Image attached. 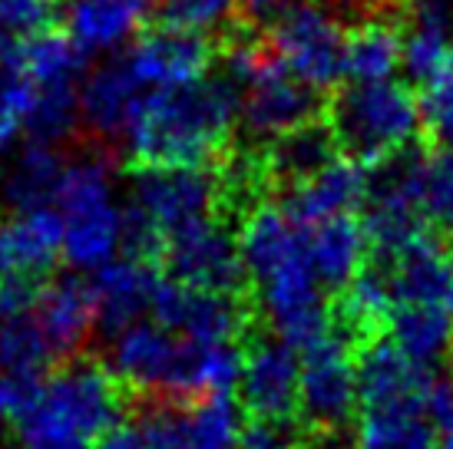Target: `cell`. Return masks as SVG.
Segmentation results:
<instances>
[{
    "label": "cell",
    "mask_w": 453,
    "mask_h": 449,
    "mask_svg": "<svg viewBox=\"0 0 453 449\" xmlns=\"http://www.w3.org/2000/svg\"><path fill=\"white\" fill-rule=\"evenodd\" d=\"M242 119V89L226 73L173 89H150L127 139L129 169L212 165Z\"/></svg>",
    "instance_id": "obj_1"
},
{
    "label": "cell",
    "mask_w": 453,
    "mask_h": 449,
    "mask_svg": "<svg viewBox=\"0 0 453 449\" xmlns=\"http://www.w3.org/2000/svg\"><path fill=\"white\" fill-rule=\"evenodd\" d=\"M127 380L89 357H70L43 377L37 393L13 416L20 449H93L123 423Z\"/></svg>",
    "instance_id": "obj_2"
},
{
    "label": "cell",
    "mask_w": 453,
    "mask_h": 449,
    "mask_svg": "<svg viewBox=\"0 0 453 449\" xmlns=\"http://www.w3.org/2000/svg\"><path fill=\"white\" fill-rule=\"evenodd\" d=\"M357 449H437L441 426L434 423L430 397L437 374L407 357L394 340H374L357 361Z\"/></svg>",
    "instance_id": "obj_3"
},
{
    "label": "cell",
    "mask_w": 453,
    "mask_h": 449,
    "mask_svg": "<svg viewBox=\"0 0 453 449\" xmlns=\"http://www.w3.org/2000/svg\"><path fill=\"white\" fill-rule=\"evenodd\" d=\"M331 129L351 156L378 165L414 146L424 129L420 100L397 80H351L331 103Z\"/></svg>",
    "instance_id": "obj_4"
},
{
    "label": "cell",
    "mask_w": 453,
    "mask_h": 449,
    "mask_svg": "<svg viewBox=\"0 0 453 449\" xmlns=\"http://www.w3.org/2000/svg\"><path fill=\"white\" fill-rule=\"evenodd\" d=\"M53 209L64 222V258L73 268H103L119 248V205L113 202L110 169L83 159L64 169Z\"/></svg>",
    "instance_id": "obj_5"
},
{
    "label": "cell",
    "mask_w": 453,
    "mask_h": 449,
    "mask_svg": "<svg viewBox=\"0 0 453 449\" xmlns=\"http://www.w3.org/2000/svg\"><path fill=\"white\" fill-rule=\"evenodd\" d=\"M424 165L427 159L417 152H401L378 163L367 195V238L371 251L384 262L397 258L417 238L427 235L424 212Z\"/></svg>",
    "instance_id": "obj_6"
},
{
    "label": "cell",
    "mask_w": 453,
    "mask_h": 449,
    "mask_svg": "<svg viewBox=\"0 0 453 449\" xmlns=\"http://www.w3.org/2000/svg\"><path fill=\"white\" fill-rule=\"evenodd\" d=\"M268 47L291 76H298L315 93L331 89L344 76L348 37L325 4L298 0L278 13L268 30Z\"/></svg>",
    "instance_id": "obj_7"
},
{
    "label": "cell",
    "mask_w": 453,
    "mask_h": 449,
    "mask_svg": "<svg viewBox=\"0 0 453 449\" xmlns=\"http://www.w3.org/2000/svg\"><path fill=\"white\" fill-rule=\"evenodd\" d=\"M163 271L202 291L242 294L249 287L239 235L219 215L179 224L165 235Z\"/></svg>",
    "instance_id": "obj_8"
},
{
    "label": "cell",
    "mask_w": 453,
    "mask_h": 449,
    "mask_svg": "<svg viewBox=\"0 0 453 449\" xmlns=\"http://www.w3.org/2000/svg\"><path fill=\"white\" fill-rule=\"evenodd\" d=\"M361 380L348 337L331 331L302 350V413L318 430H344L357 413Z\"/></svg>",
    "instance_id": "obj_9"
},
{
    "label": "cell",
    "mask_w": 453,
    "mask_h": 449,
    "mask_svg": "<svg viewBox=\"0 0 453 449\" xmlns=\"http://www.w3.org/2000/svg\"><path fill=\"white\" fill-rule=\"evenodd\" d=\"M133 172V202L165 228L209 218L222 209V175L212 165H142Z\"/></svg>",
    "instance_id": "obj_10"
},
{
    "label": "cell",
    "mask_w": 453,
    "mask_h": 449,
    "mask_svg": "<svg viewBox=\"0 0 453 449\" xmlns=\"http://www.w3.org/2000/svg\"><path fill=\"white\" fill-rule=\"evenodd\" d=\"M152 317L156 324L196 344H239L249 327V308L242 304V294L202 291L176 278L159 281L152 298Z\"/></svg>",
    "instance_id": "obj_11"
},
{
    "label": "cell",
    "mask_w": 453,
    "mask_h": 449,
    "mask_svg": "<svg viewBox=\"0 0 453 449\" xmlns=\"http://www.w3.org/2000/svg\"><path fill=\"white\" fill-rule=\"evenodd\" d=\"M123 60L142 89H173L196 83L209 73L215 47L205 34L152 24L142 30V37L133 43V50Z\"/></svg>",
    "instance_id": "obj_12"
},
{
    "label": "cell",
    "mask_w": 453,
    "mask_h": 449,
    "mask_svg": "<svg viewBox=\"0 0 453 449\" xmlns=\"http://www.w3.org/2000/svg\"><path fill=\"white\" fill-rule=\"evenodd\" d=\"M318 112V96L291 76L278 57L265 63L262 70L242 87V126L255 139H278L311 123Z\"/></svg>",
    "instance_id": "obj_13"
},
{
    "label": "cell",
    "mask_w": 453,
    "mask_h": 449,
    "mask_svg": "<svg viewBox=\"0 0 453 449\" xmlns=\"http://www.w3.org/2000/svg\"><path fill=\"white\" fill-rule=\"evenodd\" d=\"M242 407L265 420H291L302 410V354L285 340H258L245 354L239 380Z\"/></svg>",
    "instance_id": "obj_14"
},
{
    "label": "cell",
    "mask_w": 453,
    "mask_h": 449,
    "mask_svg": "<svg viewBox=\"0 0 453 449\" xmlns=\"http://www.w3.org/2000/svg\"><path fill=\"white\" fill-rule=\"evenodd\" d=\"M371 179L374 172L367 169L365 159H357L351 152L348 156L338 152L325 169H318L311 179L291 188L285 199V212L302 228L325 218H338V215H354L361 205H367Z\"/></svg>",
    "instance_id": "obj_15"
},
{
    "label": "cell",
    "mask_w": 453,
    "mask_h": 449,
    "mask_svg": "<svg viewBox=\"0 0 453 449\" xmlns=\"http://www.w3.org/2000/svg\"><path fill=\"white\" fill-rule=\"evenodd\" d=\"M64 255V222L57 209L17 212L0 222V281L47 285L53 264Z\"/></svg>",
    "instance_id": "obj_16"
},
{
    "label": "cell",
    "mask_w": 453,
    "mask_h": 449,
    "mask_svg": "<svg viewBox=\"0 0 453 449\" xmlns=\"http://www.w3.org/2000/svg\"><path fill=\"white\" fill-rule=\"evenodd\" d=\"M89 281L96 294V324L103 327V334L116 337L136 324L146 311H152V298L163 281V271L156 264L119 258L96 268V275Z\"/></svg>",
    "instance_id": "obj_17"
},
{
    "label": "cell",
    "mask_w": 453,
    "mask_h": 449,
    "mask_svg": "<svg viewBox=\"0 0 453 449\" xmlns=\"http://www.w3.org/2000/svg\"><path fill=\"white\" fill-rule=\"evenodd\" d=\"M34 317L47 334L57 357H73L96 324L93 281L80 275H60L47 281L34 301Z\"/></svg>",
    "instance_id": "obj_18"
},
{
    "label": "cell",
    "mask_w": 453,
    "mask_h": 449,
    "mask_svg": "<svg viewBox=\"0 0 453 449\" xmlns=\"http://www.w3.org/2000/svg\"><path fill=\"white\" fill-rule=\"evenodd\" d=\"M388 278L397 304H434L453 311V255L430 232L390 258Z\"/></svg>",
    "instance_id": "obj_19"
},
{
    "label": "cell",
    "mask_w": 453,
    "mask_h": 449,
    "mask_svg": "<svg viewBox=\"0 0 453 449\" xmlns=\"http://www.w3.org/2000/svg\"><path fill=\"white\" fill-rule=\"evenodd\" d=\"M146 93L150 89L139 87L127 60H113L87 80V87L80 93V110L100 139H129Z\"/></svg>",
    "instance_id": "obj_20"
},
{
    "label": "cell",
    "mask_w": 453,
    "mask_h": 449,
    "mask_svg": "<svg viewBox=\"0 0 453 449\" xmlns=\"http://www.w3.org/2000/svg\"><path fill=\"white\" fill-rule=\"evenodd\" d=\"M304 241H308V258H311L318 281L338 291L365 271L367 255H371L367 228L354 215H338V218L308 224Z\"/></svg>",
    "instance_id": "obj_21"
},
{
    "label": "cell",
    "mask_w": 453,
    "mask_h": 449,
    "mask_svg": "<svg viewBox=\"0 0 453 449\" xmlns=\"http://www.w3.org/2000/svg\"><path fill=\"white\" fill-rule=\"evenodd\" d=\"M64 159L47 142H27L0 175V202L13 212L53 209L57 188L64 179Z\"/></svg>",
    "instance_id": "obj_22"
},
{
    "label": "cell",
    "mask_w": 453,
    "mask_h": 449,
    "mask_svg": "<svg viewBox=\"0 0 453 449\" xmlns=\"http://www.w3.org/2000/svg\"><path fill=\"white\" fill-rule=\"evenodd\" d=\"M453 63V20L441 0H417L403 34V70L414 83Z\"/></svg>",
    "instance_id": "obj_23"
},
{
    "label": "cell",
    "mask_w": 453,
    "mask_h": 449,
    "mask_svg": "<svg viewBox=\"0 0 453 449\" xmlns=\"http://www.w3.org/2000/svg\"><path fill=\"white\" fill-rule=\"evenodd\" d=\"M146 13L150 7H142L139 0H73L66 34L83 53L110 50L136 34Z\"/></svg>",
    "instance_id": "obj_24"
},
{
    "label": "cell",
    "mask_w": 453,
    "mask_h": 449,
    "mask_svg": "<svg viewBox=\"0 0 453 449\" xmlns=\"http://www.w3.org/2000/svg\"><path fill=\"white\" fill-rule=\"evenodd\" d=\"M338 146L341 142L334 136V129L311 119V123L298 126V129H291L285 136L272 139V149L265 156V165H268L272 179L298 186L304 179H311L318 169H325L338 156Z\"/></svg>",
    "instance_id": "obj_25"
},
{
    "label": "cell",
    "mask_w": 453,
    "mask_h": 449,
    "mask_svg": "<svg viewBox=\"0 0 453 449\" xmlns=\"http://www.w3.org/2000/svg\"><path fill=\"white\" fill-rule=\"evenodd\" d=\"M390 340L420 363H437L453 350V311L434 304H394Z\"/></svg>",
    "instance_id": "obj_26"
},
{
    "label": "cell",
    "mask_w": 453,
    "mask_h": 449,
    "mask_svg": "<svg viewBox=\"0 0 453 449\" xmlns=\"http://www.w3.org/2000/svg\"><path fill=\"white\" fill-rule=\"evenodd\" d=\"M403 66V30L390 20H365L348 37L344 50V76L354 83L394 80Z\"/></svg>",
    "instance_id": "obj_27"
},
{
    "label": "cell",
    "mask_w": 453,
    "mask_h": 449,
    "mask_svg": "<svg viewBox=\"0 0 453 449\" xmlns=\"http://www.w3.org/2000/svg\"><path fill=\"white\" fill-rule=\"evenodd\" d=\"M87 70V53L76 47V40L64 30H40L24 37L20 50V73L34 83H76Z\"/></svg>",
    "instance_id": "obj_28"
},
{
    "label": "cell",
    "mask_w": 453,
    "mask_h": 449,
    "mask_svg": "<svg viewBox=\"0 0 453 449\" xmlns=\"http://www.w3.org/2000/svg\"><path fill=\"white\" fill-rule=\"evenodd\" d=\"M394 287H390L388 271L378 268H365L361 275L341 287L338 314L344 327L354 334H374L378 327H384L394 314Z\"/></svg>",
    "instance_id": "obj_29"
},
{
    "label": "cell",
    "mask_w": 453,
    "mask_h": 449,
    "mask_svg": "<svg viewBox=\"0 0 453 449\" xmlns=\"http://www.w3.org/2000/svg\"><path fill=\"white\" fill-rule=\"evenodd\" d=\"M57 357L47 334L40 331L37 317L30 314H13L0 321V374L20 377H47V367Z\"/></svg>",
    "instance_id": "obj_30"
},
{
    "label": "cell",
    "mask_w": 453,
    "mask_h": 449,
    "mask_svg": "<svg viewBox=\"0 0 453 449\" xmlns=\"http://www.w3.org/2000/svg\"><path fill=\"white\" fill-rule=\"evenodd\" d=\"M192 449H239L242 416L232 393H209L182 403Z\"/></svg>",
    "instance_id": "obj_31"
},
{
    "label": "cell",
    "mask_w": 453,
    "mask_h": 449,
    "mask_svg": "<svg viewBox=\"0 0 453 449\" xmlns=\"http://www.w3.org/2000/svg\"><path fill=\"white\" fill-rule=\"evenodd\" d=\"M37 96L30 106L24 133L34 142H47L57 146L60 139H66L80 123V96H76V83H34Z\"/></svg>",
    "instance_id": "obj_32"
},
{
    "label": "cell",
    "mask_w": 453,
    "mask_h": 449,
    "mask_svg": "<svg viewBox=\"0 0 453 449\" xmlns=\"http://www.w3.org/2000/svg\"><path fill=\"white\" fill-rule=\"evenodd\" d=\"M239 13V0H156V24L192 34H232Z\"/></svg>",
    "instance_id": "obj_33"
},
{
    "label": "cell",
    "mask_w": 453,
    "mask_h": 449,
    "mask_svg": "<svg viewBox=\"0 0 453 449\" xmlns=\"http://www.w3.org/2000/svg\"><path fill=\"white\" fill-rule=\"evenodd\" d=\"M424 212L427 222L453 228V142H441V149L427 156L424 165Z\"/></svg>",
    "instance_id": "obj_34"
},
{
    "label": "cell",
    "mask_w": 453,
    "mask_h": 449,
    "mask_svg": "<svg viewBox=\"0 0 453 449\" xmlns=\"http://www.w3.org/2000/svg\"><path fill=\"white\" fill-rule=\"evenodd\" d=\"M417 87H420L417 100H420L424 129L441 142H453V63Z\"/></svg>",
    "instance_id": "obj_35"
},
{
    "label": "cell",
    "mask_w": 453,
    "mask_h": 449,
    "mask_svg": "<svg viewBox=\"0 0 453 449\" xmlns=\"http://www.w3.org/2000/svg\"><path fill=\"white\" fill-rule=\"evenodd\" d=\"M142 449H192L182 403L159 400L142 420Z\"/></svg>",
    "instance_id": "obj_36"
},
{
    "label": "cell",
    "mask_w": 453,
    "mask_h": 449,
    "mask_svg": "<svg viewBox=\"0 0 453 449\" xmlns=\"http://www.w3.org/2000/svg\"><path fill=\"white\" fill-rule=\"evenodd\" d=\"M0 27L17 37H34L57 27V0H0Z\"/></svg>",
    "instance_id": "obj_37"
},
{
    "label": "cell",
    "mask_w": 453,
    "mask_h": 449,
    "mask_svg": "<svg viewBox=\"0 0 453 449\" xmlns=\"http://www.w3.org/2000/svg\"><path fill=\"white\" fill-rule=\"evenodd\" d=\"M239 449H298L295 430L288 420H265V416H252L242 426Z\"/></svg>",
    "instance_id": "obj_38"
},
{
    "label": "cell",
    "mask_w": 453,
    "mask_h": 449,
    "mask_svg": "<svg viewBox=\"0 0 453 449\" xmlns=\"http://www.w3.org/2000/svg\"><path fill=\"white\" fill-rule=\"evenodd\" d=\"M40 384H43V380H37V377L0 374V426L24 410V403L37 393Z\"/></svg>",
    "instance_id": "obj_39"
},
{
    "label": "cell",
    "mask_w": 453,
    "mask_h": 449,
    "mask_svg": "<svg viewBox=\"0 0 453 449\" xmlns=\"http://www.w3.org/2000/svg\"><path fill=\"white\" fill-rule=\"evenodd\" d=\"M93 449H142V430L129 426V420H123L113 430H106Z\"/></svg>",
    "instance_id": "obj_40"
},
{
    "label": "cell",
    "mask_w": 453,
    "mask_h": 449,
    "mask_svg": "<svg viewBox=\"0 0 453 449\" xmlns=\"http://www.w3.org/2000/svg\"><path fill=\"white\" fill-rule=\"evenodd\" d=\"M291 4H298V0H239L242 13L249 20H275L278 13L288 11Z\"/></svg>",
    "instance_id": "obj_41"
},
{
    "label": "cell",
    "mask_w": 453,
    "mask_h": 449,
    "mask_svg": "<svg viewBox=\"0 0 453 449\" xmlns=\"http://www.w3.org/2000/svg\"><path fill=\"white\" fill-rule=\"evenodd\" d=\"M20 50L24 40L7 27H0V70H20Z\"/></svg>",
    "instance_id": "obj_42"
},
{
    "label": "cell",
    "mask_w": 453,
    "mask_h": 449,
    "mask_svg": "<svg viewBox=\"0 0 453 449\" xmlns=\"http://www.w3.org/2000/svg\"><path fill=\"white\" fill-rule=\"evenodd\" d=\"M13 139H17V133H13L11 126H4V123H0V156H4V152L11 149V142H13Z\"/></svg>",
    "instance_id": "obj_43"
},
{
    "label": "cell",
    "mask_w": 453,
    "mask_h": 449,
    "mask_svg": "<svg viewBox=\"0 0 453 449\" xmlns=\"http://www.w3.org/2000/svg\"><path fill=\"white\" fill-rule=\"evenodd\" d=\"M437 449H453V426L441 433V443H437Z\"/></svg>",
    "instance_id": "obj_44"
},
{
    "label": "cell",
    "mask_w": 453,
    "mask_h": 449,
    "mask_svg": "<svg viewBox=\"0 0 453 449\" xmlns=\"http://www.w3.org/2000/svg\"><path fill=\"white\" fill-rule=\"evenodd\" d=\"M139 4H142V7H156V0H139Z\"/></svg>",
    "instance_id": "obj_45"
},
{
    "label": "cell",
    "mask_w": 453,
    "mask_h": 449,
    "mask_svg": "<svg viewBox=\"0 0 453 449\" xmlns=\"http://www.w3.org/2000/svg\"><path fill=\"white\" fill-rule=\"evenodd\" d=\"M0 73H4V70H0Z\"/></svg>",
    "instance_id": "obj_46"
}]
</instances>
